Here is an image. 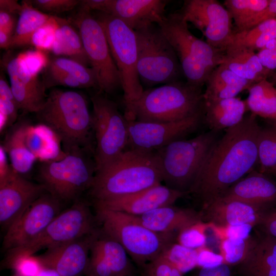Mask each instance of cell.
Listing matches in <instances>:
<instances>
[{
	"mask_svg": "<svg viewBox=\"0 0 276 276\" xmlns=\"http://www.w3.org/2000/svg\"><path fill=\"white\" fill-rule=\"evenodd\" d=\"M58 28L51 49L54 54L65 56L87 67H90L79 31L67 20L56 16Z\"/></svg>",
	"mask_w": 276,
	"mask_h": 276,
	"instance_id": "obj_32",
	"label": "cell"
},
{
	"mask_svg": "<svg viewBox=\"0 0 276 276\" xmlns=\"http://www.w3.org/2000/svg\"><path fill=\"white\" fill-rule=\"evenodd\" d=\"M134 32L141 83L151 88L178 81L182 74L178 59L159 26L152 24Z\"/></svg>",
	"mask_w": 276,
	"mask_h": 276,
	"instance_id": "obj_9",
	"label": "cell"
},
{
	"mask_svg": "<svg viewBox=\"0 0 276 276\" xmlns=\"http://www.w3.org/2000/svg\"><path fill=\"white\" fill-rule=\"evenodd\" d=\"M258 171L271 174L276 168V124L262 128L258 139Z\"/></svg>",
	"mask_w": 276,
	"mask_h": 276,
	"instance_id": "obj_37",
	"label": "cell"
},
{
	"mask_svg": "<svg viewBox=\"0 0 276 276\" xmlns=\"http://www.w3.org/2000/svg\"><path fill=\"white\" fill-rule=\"evenodd\" d=\"M48 67L65 73L77 80L83 88L98 90L96 74L91 67H87L66 57H54L49 60Z\"/></svg>",
	"mask_w": 276,
	"mask_h": 276,
	"instance_id": "obj_38",
	"label": "cell"
},
{
	"mask_svg": "<svg viewBox=\"0 0 276 276\" xmlns=\"http://www.w3.org/2000/svg\"><path fill=\"white\" fill-rule=\"evenodd\" d=\"M272 19H276V0H270L266 8L259 13L253 19L249 29L263 21Z\"/></svg>",
	"mask_w": 276,
	"mask_h": 276,
	"instance_id": "obj_53",
	"label": "cell"
},
{
	"mask_svg": "<svg viewBox=\"0 0 276 276\" xmlns=\"http://www.w3.org/2000/svg\"><path fill=\"white\" fill-rule=\"evenodd\" d=\"M36 114L41 124L57 135L65 153L83 150L94 152L93 116L82 94L53 89L43 107Z\"/></svg>",
	"mask_w": 276,
	"mask_h": 276,
	"instance_id": "obj_3",
	"label": "cell"
},
{
	"mask_svg": "<svg viewBox=\"0 0 276 276\" xmlns=\"http://www.w3.org/2000/svg\"><path fill=\"white\" fill-rule=\"evenodd\" d=\"M10 79V87L24 113L39 111L44 105L48 95L42 80L30 74L20 64L17 56L7 53L2 60Z\"/></svg>",
	"mask_w": 276,
	"mask_h": 276,
	"instance_id": "obj_20",
	"label": "cell"
},
{
	"mask_svg": "<svg viewBox=\"0 0 276 276\" xmlns=\"http://www.w3.org/2000/svg\"><path fill=\"white\" fill-rule=\"evenodd\" d=\"M100 234L98 227L89 234L48 248L36 256L42 267L52 268L61 276L85 275L91 247Z\"/></svg>",
	"mask_w": 276,
	"mask_h": 276,
	"instance_id": "obj_18",
	"label": "cell"
},
{
	"mask_svg": "<svg viewBox=\"0 0 276 276\" xmlns=\"http://www.w3.org/2000/svg\"><path fill=\"white\" fill-rule=\"evenodd\" d=\"M223 63L253 84L267 79L273 73L262 66L255 51L244 47L228 48L224 53Z\"/></svg>",
	"mask_w": 276,
	"mask_h": 276,
	"instance_id": "obj_28",
	"label": "cell"
},
{
	"mask_svg": "<svg viewBox=\"0 0 276 276\" xmlns=\"http://www.w3.org/2000/svg\"><path fill=\"white\" fill-rule=\"evenodd\" d=\"M61 201L45 192L6 231L3 246L8 250L22 246L39 236L60 213Z\"/></svg>",
	"mask_w": 276,
	"mask_h": 276,
	"instance_id": "obj_16",
	"label": "cell"
},
{
	"mask_svg": "<svg viewBox=\"0 0 276 276\" xmlns=\"http://www.w3.org/2000/svg\"><path fill=\"white\" fill-rule=\"evenodd\" d=\"M254 227L255 226L248 224L224 227L216 226L213 224L211 225V228L220 240L224 238L235 239L247 238L251 236L250 233Z\"/></svg>",
	"mask_w": 276,
	"mask_h": 276,
	"instance_id": "obj_49",
	"label": "cell"
},
{
	"mask_svg": "<svg viewBox=\"0 0 276 276\" xmlns=\"http://www.w3.org/2000/svg\"><path fill=\"white\" fill-rule=\"evenodd\" d=\"M91 100L96 171L112 162L127 148L128 121L117 104L103 93L98 91Z\"/></svg>",
	"mask_w": 276,
	"mask_h": 276,
	"instance_id": "obj_12",
	"label": "cell"
},
{
	"mask_svg": "<svg viewBox=\"0 0 276 276\" xmlns=\"http://www.w3.org/2000/svg\"><path fill=\"white\" fill-rule=\"evenodd\" d=\"M19 110L18 104L12 93L10 85L5 79L0 78V132L2 134L7 128L15 123Z\"/></svg>",
	"mask_w": 276,
	"mask_h": 276,
	"instance_id": "obj_40",
	"label": "cell"
},
{
	"mask_svg": "<svg viewBox=\"0 0 276 276\" xmlns=\"http://www.w3.org/2000/svg\"><path fill=\"white\" fill-rule=\"evenodd\" d=\"M12 276H18V275L15 274L14 275H12Z\"/></svg>",
	"mask_w": 276,
	"mask_h": 276,
	"instance_id": "obj_62",
	"label": "cell"
},
{
	"mask_svg": "<svg viewBox=\"0 0 276 276\" xmlns=\"http://www.w3.org/2000/svg\"><path fill=\"white\" fill-rule=\"evenodd\" d=\"M203 108L206 123L216 132L240 123L248 109L246 101L237 97L203 100Z\"/></svg>",
	"mask_w": 276,
	"mask_h": 276,
	"instance_id": "obj_26",
	"label": "cell"
},
{
	"mask_svg": "<svg viewBox=\"0 0 276 276\" xmlns=\"http://www.w3.org/2000/svg\"><path fill=\"white\" fill-rule=\"evenodd\" d=\"M238 266L240 276H276V238H257L246 259Z\"/></svg>",
	"mask_w": 276,
	"mask_h": 276,
	"instance_id": "obj_27",
	"label": "cell"
},
{
	"mask_svg": "<svg viewBox=\"0 0 276 276\" xmlns=\"http://www.w3.org/2000/svg\"><path fill=\"white\" fill-rule=\"evenodd\" d=\"M275 38L276 19H272L263 21L248 30L234 32L228 48L239 47L260 51Z\"/></svg>",
	"mask_w": 276,
	"mask_h": 276,
	"instance_id": "obj_35",
	"label": "cell"
},
{
	"mask_svg": "<svg viewBox=\"0 0 276 276\" xmlns=\"http://www.w3.org/2000/svg\"><path fill=\"white\" fill-rule=\"evenodd\" d=\"M257 238L252 237L242 239L224 238L220 240V254L224 263L232 266H238L247 257Z\"/></svg>",
	"mask_w": 276,
	"mask_h": 276,
	"instance_id": "obj_39",
	"label": "cell"
},
{
	"mask_svg": "<svg viewBox=\"0 0 276 276\" xmlns=\"http://www.w3.org/2000/svg\"><path fill=\"white\" fill-rule=\"evenodd\" d=\"M46 191L41 183H34L15 170L0 186V224L7 231L26 209Z\"/></svg>",
	"mask_w": 276,
	"mask_h": 276,
	"instance_id": "obj_19",
	"label": "cell"
},
{
	"mask_svg": "<svg viewBox=\"0 0 276 276\" xmlns=\"http://www.w3.org/2000/svg\"><path fill=\"white\" fill-rule=\"evenodd\" d=\"M270 0H226L225 7L238 28L246 30L255 17L268 5Z\"/></svg>",
	"mask_w": 276,
	"mask_h": 276,
	"instance_id": "obj_36",
	"label": "cell"
},
{
	"mask_svg": "<svg viewBox=\"0 0 276 276\" xmlns=\"http://www.w3.org/2000/svg\"><path fill=\"white\" fill-rule=\"evenodd\" d=\"M17 57L22 67L34 75H38L39 73L45 68L49 62L45 53L38 49L21 52Z\"/></svg>",
	"mask_w": 276,
	"mask_h": 276,
	"instance_id": "obj_44",
	"label": "cell"
},
{
	"mask_svg": "<svg viewBox=\"0 0 276 276\" xmlns=\"http://www.w3.org/2000/svg\"><path fill=\"white\" fill-rule=\"evenodd\" d=\"M134 273V267L124 248L100 231L91 247L85 275L133 276Z\"/></svg>",
	"mask_w": 276,
	"mask_h": 276,
	"instance_id": "obj_21",
	"label": "cell"
},
{
	"mask_svg": "<svg viewBox=\"0 0 276 276\" xmlns=\"http://www.w3.org/2000/svg\"><path fill=\"white\" fill-rule=\"evenodd\" d=\"M95 16L103 27L119 72L126 109L140 98L144 91L137 68L135 32L122 20L109 14L99 12Z\"/></svg>",
	"mask_w": 276,
	"mask_h": 276,
	"instance_id": "obj_11",
	"label": "cell"
},
{
	"mask_svg": "<svg viewBox=\"0 0 276 276\" xmlns=\"http://www.w3.org/2000/svg\"><path fill=\"white\" fill-rule=\"evenodd\" d=\"M23 9L22 4L15 0H1L0 10L5 11L12 14H19Z\"/></svg>",
	"mask_w": 276,
	"mask_h": 276,
	"instance_id": "obj_57",
	"label": "cell"
},
{
	"mask_svg": "<svg viewBox=\"0 0 276 276\" xmlns=\"http://www.w3.org/2000/svg\"><path fill=\"white\" fill-rule=\"evenodd\" d=\"M246 100L248 109L256 116L276 124V87L265 79L252 85Z\"/></svg>",
	"mask_w": 276,
	"mask_h": 276,
	"instance_id": "obj_33",
	"label": "cell"
},
{
	"mask_svg": "<svg viewBox=\"0 0 276 276\" xmlns=\"http://www.w3.org/2000/svg\"><path fill=\"white\" fill-rule=\"evenodd\" d=\"M210 226V223L201 221L188 226L178 233L176 238V242L193 249L206 246V233Z\"/></svg>",
	"mask_w": 276,
	"mask_h": 276,
	"instance_id": "obj_42",
	"label": "cell"
},
{
	"mask_svg": "<svg viewBox=\"0 0 276 276\" xmlns=\"http://www.w3.org/2000/svg\"><path fill=\"white\" fill-rule=\"evenodd\" d=\"M14 15L0 10V30L13 35L16 24Z\"/></svg>",
	"mask_w": 276,
	"mask_h": 276,
	"instance_id": "obj_56",
	"label": "cell"
},
{
	"mask_svg": "<svg viewBox=\"0 0 276 276\" xmlns=\"http://www.w3.org/2000/svg\"><path fill=\"white\" fill-rule=\"evenodd\" d=\"M271 174H272V175H274V176L276 177V168L272 172Z\"/></svg>",
	"mask_w": 276,
	"mask_h": 276,
	"instance_id": "obj_61",
	"label": "cell"
},
{
	"mask_svg": "<svg viewBox=\"0 0 276 276\" xmlns=\"http://www.w3.org/2000/svg\"><path fill=\"white\" fill-rule=\"evenodd\" d=\"M205 84L203 100H212L236 97L253 84L232 71L222 63L211 73Z\"/></svg>",
	"mask_w": 276,
	"mask_h": 276,
	"instance_id": "obj_29",
	"label": "cell"
},
{
	"mask_svg": "<svg viewBox=\"0 0 276 276\" xmlns=\"http://www.w3.org/2000/svg\"><path fill=\"white\" fill-rule=\"evenodd\" d=\"M13 35L4 31L0 30V47L1 49H9Z\"/></svg>",
	"mask_w": 276,
	"mask_h": 276,
	"instance_id": "obj_58",
	"label": "cell"
},
{
	"mask_svg": "<svg viewBox=\"0 0 276 276\" xmlns=\"http://www.w3.org/2000/svg\"><path fill=\"white\" fill-rule=\"evenodd\" d=\"M167 0H84L80 6L114 16L133 30L158 24L166 15Z\"/></svg>",
	"mask_w": 276,
	"mask_h": 276,
	"instance_id": "obj_17",
	"label": "cell"
},
{
	"mask_svg": "<svg viewBox=\"0 0 276 276\" xmlns=\"http://www.w3.org/2000/svg\"><path fill=\"white\" fill-rule=\"evenodd\" d=\"M258 225L264 235L276 238V208L266 211Z\"/></svg>",
	"mask_w": 276,
	"mask_h": 276,
	"instance_id": "obj_51",
	"label": "cell"
},
{
	"mask_svg": "<svg viewBox=\"0 0 276 276\" xmlns=\"http://www.w3.org/2000/svg\"><path fill=\"white\" fill-rule=\"evenodd\" d=\"M267 211L236 199L219 196L203 204L202 221L215 226L250 224L258 225Z\"/></svg>",
	"mask_w": 276,
	"mask_h": 276,
	"instance_id": "obj_23",
	"label": "cell"
},
{
	"mask_svg": "<svg viewBox=\"0 0 276 276\" xmlns=\"http://www.w3.org/2000/svg\"><path fill=\"white\" fill-rule=\"evenodd\" d=\"M57 28L56 16H52L46 24L34 33L31 38V44L35 46L38 50L51 51Z\"/></svg>",
	"mask_w": 276,
	"mask_h": 276,
	"instance_id": "obj_43",
	"label": "cell"
},
{
	"mask_svg": "<svg viewBox=\"0 0 276 276\" xmlns=\"http://www.w3.org/2000/svg\"><path fill=\"white\" fill-rule=\"evenodd\" d=\"M157 25L174 50L187 82L201 87L223 63L224 53L193 34L178 12L167 15Z\"/></svg>",
	"mask_w": 276,
	"mask_h": 276,
	"instance_id": "obj_6",
	"label": "cell"
},
{
	"mask_svg": "<svg viewBox=\"0 0 276 276\" xmlns=\"http://www.w3.org/2000/svg\"><path fill=\"white\" fill-rule=\"evenodd\" d=\"M18 276H36L43 267L36 256L18 258L7 265Z\"/></svg>",
	"mask_w": 276,
	"mask_h": 276,
	"instance_id": "obj_46",
	"label": "cell"
},
{
	"mask_svg": "<svg viewBox=\"0 0 276 276\" xmlns=\"http://www.w3.org/2000/svg\"><path fill=\"white\" fill-rule=\"evenodd\" d=\"M95 209L101 233L118 242L141 267L157 258L175 242V235L154 232L135 216L105 208Z\"/></svg>",
	"mask_w": 276,
	"mask_h": 276,
	"instance_id": "obj_5",
	"label": "cell"
},
{
	"mask_svg": "<svg viewBox=\"0 0 276 276\" xmlns=\"http://www.w3.org/2000/svg\"><path fill=\"white\" fill-rule=\"evenodd\" d=\"M260 129L256 116L251 113L237 125L226 129L211 147L188 194L204 204L255 169Z\"/></svg>",
	"mask_w": 276,
	"mask_h": 276,
	"instance_id": "obj_1",
	"label": "cell"
},
{
	"mask_svg": "<svg viewBox=\"0 0 276 276\" xmlns=\"http://www.w3.org/2000/svg\"><path fill=\"white\" fill-rule=\"evenodd\" d=\"M220 196L241 201L267 211L276 208V181L269 175L254 169Z\"/></svg>",
	"mask_w": 276,
	"mask_h": 276,
	"instance_id": "obj_24",
	"label": "cell"
},
{
	"mask_svg": "<svg viewBox=\"0 0 276 276\" xmlns=\"http://www.w3.org/2000/svg\"><path fill=\"white\" fill-rule=\"evenodd\" d=\"M205 37L206 41L225 53L234 32L232 17L227 9L216 0H186L178 11Z\"/></svg>",
	"mask_w": 276,
	"mask_h": 276,
	"instance_id": "obj_14",
	"label": "cell"
},
{
	"mask_svg": "<svg viewBox=\"0 0 276 276\" xmlns=\"http://www.w3.org/2000/svg\"><path fill=\"white\" fill-rule=\"evenodd\" d=\"M215 132L212 130L190 139L178 140L155 151L162 181L166 186L188 193L215 142Z\"/></svg>",
	"mask_w": 276,
	"mask_h": 276,
	"instance_id": "obj_7",
	"label": "cell"
},
{
	"mask_svg": "<svg viewBox=\"0 0 276 276\" xmlns=\"http://www.w3.org/2000/svg\"><path fill=\"white\" fill-rule=\"evenodd\" d=\"M28 121L20 120L8 131L2 145L8 156L13 169L19 174L29 172L36 160L29 150L25 140Z\"/></svg>",
	"mask_w": 276,
	"mask_h": 276,
	"instance_id": "obj_31",
	"label": "cell"
},
{
	"mask_svg": "<svg viewBox=\"0 0 276 276\" xmlns=\"http://www.w3.org/2000/svg\"><path fill=\"white\" fill-rule=\"evenodd\" d=\"M25 140L27 148L37 159L44 161L58 160L66 153L61 150L60 141L49 127L42 124L33 125L28 122Z\"/></svg>",
	"mask_w": 276,
	"mask_h": 276,
	"instance_id": "obj_30",
	"label": "cell"
},
{
	"mask_svg": "<svg viewBox=\"0 0 276 276\" xmlns=\"http://www.w3.org/2000/svg\"><path fill=\"white\" fill-rule=\"evenodd\" d=\"M143 276H183V274L161 255L143 267Z\"/></svg>",
	"mask_w": 276,
	"mask_h": 276,
	"instance_id": "obj_45",
	"label": "cell"
},
{
	"mask_svg": "<svg viewBox=\"0 0 276 276\" xmlns=\"http://www.w3.org/2000/svg\"><path fill=\"white\" fill-rule=\"evenodd\" d=\"M149 229L162 234H176L182 229L202 221L200 212L180 208L173 205L154 209L140 216H135Z\"/></svg>",
	"mask_w": 276,
	"mask_h": 276,
	"instance_id": "obj_25",
	"label": "cell"
},
{
	"mask_svg": "<svg viewBox=\"0 0 276 276\" xmlns=\"http://www.w3.org/2000/svg\"><path fill=\"white\" fill-rule=\"evenodd\" d=\"M14 170L8 161L7 154L0 146V186L3 185L12 175Z\"/></svg>",
	"mask_w": 276,
	"mask_h": 276,
	"instance_id": "obj_55",
	"label": "cell"
},
{
	"mask_svg": "<svg viewBox=\"0 0 276 276\" xmlns=\"http://www.w3.org/2000/svg\"><path fill=\"white\" fill-rule=\"evenodd\" d=\"M233 266L222 263L212 267L199 268L195 276H233Z\"/></svg>",
	"mask_w": 276,
	"mask_h": 276,
	"instance_id": "obj_52",
	"label": "cell"
},
{
	"mask_svg": "<svg viewBox=\"0 0 276 276\" xmlns=\"http://www.w3.org/2000/svg\"><path fill=\"white\" fill-rule=\"evenodd\" d=\"M203 105L200 87L176 81L144 90L124 115L128 121L171 122L201 111Z\"/></svg>",
	"mask_w": 276,
	"mask_h": 276,
	"instance_id": "obj_4",
	"label": "cell"
},
{
	"mask_svg": "<svg viewBox=\"0 0 276 276\" xmlns=\"http://www.w3.org/2000/svg\"><path fill=\"white\" fill-rule=\"evenodd\" d=\"M202 112L171 122L128 121L127 148L154 152L195 130L200 124Z\"/></svg>",
	"mask_w": 276,
	"mask_h": 276,
	"instance_id": "obj_15",
	"label": "cell"
},
{
	"mask_svg": "<svg viewBox=\"0 0 276 276\" xmlns=\"http://www.w3.org/2000/svg\"><path fill=\"white\" fill-rule=\"evenodd\" d=\"M23 9L19 14L9 48L31 44L34 33L46 24L52 16L34 8L31 2H22Z\"/></svg>",
	"mask_w": 276,
	"mask_h": 276,
	"instance_id": "obj_34",
	"label": "cell"
},
{
	"mask_svg": "<svg viewBox=\"0 0 276 276\" xmlns=\"http://www.w3.org/2000/svg\"><path fill=\"white\" fill-rule=\"evenodd\" d=\"M36 276H61L56 270L43 267Z\"/></svg>",
	"mask_w": 276,
	"mask_h": 276,
	"instance_id": "obj_59",
	"label": "cell"
},
{
	"mask_svg": "<svg viewBox=\"0 0 276 276\" xmlns=\"http://www.w3.org/2000/svg\"><path fill=\"white\" fill-rule=\"evenodd\" d=\"M42 81L46 89L57 85L83 88L81 84L72 76L48 66L45 67Z\"/></svg>",
	"mask_w": 276,
	"mask_h": 276,
	"instance_id": "obj_47",
	"label": "cell"
},
{
	"mask_svg": "<svg viewBox=\"0 0 276 276\" xmlns=\"http://www.w3.org/2000/svg\"><path fill=\"white\" fill-rule=\"evenodd\" d=\"M32 6L41 12L62 13L73 9L80 3L78 0H34Z\"/></svg>",
	"mask_w": 276,
	"mask_h": 276,
	"instance_id": "obj_48",
	"label": "cell"
},
{
	"mask_svg": "<svg viewBox=\"0 0 276 276\" xmlns=\"http://www.w3.org/2000/svg\"><path fill=\"white\" fill-rule=\"evenodd\" d=\"M271 77L272 80L271 82L274 84L275 83H276V72L274 73H272V74L271 75Z\"/></svg>",
	"mask_w": 276,
	"mask_h": 276,
	"instance_id": "obj_60",
	"label": "cell"
},
{
	"mask_svg": "<svg viewBox=\"0 0 276 276\" xmlns=\"http://www.w3.org/2000/svg\"><path fill=\"white\" fill-rule=\"evenodd\" d=\"M183 274L197 267V252L178 243L171 244L161 255Z\"/></svg>",
	"mask_w": 276,
	"mask_h": 276,
	"instance_id": "obj_41",
	"label": "cell"
},
{
	"mask_svg": "<svg viewBox=\"0 0 276 276\" xmlns=\"http://www.w3.org/2000/svg\"><path fill=\"white\" fill-rule=\"evenodd\" d=\"M185 195L161 183L122 197L94 202V207L140 216L162 206L173 205Z\"/></svg>",
	"mask_w": 276,
	"mask_h": 276,
	"instance_id": "obj_22",
	"label": "cell"
},
{
	"mask_svg": "<svg viewBox=\"0 0 276 276\" xmlns=\"http://www.w3.org/2000/svg\"><path fill=\"white\" fill-rule=\"evenodd\" d=\"M72 20L81 37L90 67L96 74L98 91L112 94L122 88L120 75L101 24L91 11L81 6Z\"/></svg>",
	"mask_w": 276,
	"mask_h": 276,
	"instance_id": "obj_13",
	"label": "cell"
},
{
	"mask_svg": "<svg viewBox=\"0 0 276 276\" xmlns=\"http://www.w3.org/2000/svg\"><path fill=\"white\" fill-rule=\"evenodd\" d=\"M257 54L264 68L271 72L276 69V49H263Z\"/></svg>",
	"mask_w": 276,
	"mask_h": 276,
	"instance_id": "obj_54",
	"label": "cell"
},
{
	"mask_svg": "<svg viewBox=\"0 0 276 276\" xmlns=\"http://www.w3.org/2000/svg\"><path fill=\"white\" fill-rule=\"evenodd\" d=\"M196 250L198 268L212 267L224 263L221 254L214 252L206 246Z\"/></svg>",
	"mask_w": 276,
	"mask_h": 276,
	"instance_id": "obj_50",
	"label": "cell"
},
{
	"mask_svg": "<svg viewBox=\"0 0 276 276\" xmlns=\"http://www.w3.org/2000/svg\"><path fill=\"white\" fill-rule=\"evenodd\" d=\"M98 228L95 215L87 203L80 199L57 215L36 238L26 244L7 251L5 265L24 256L48 249L89 234Z\"/></svg>",
	"mask_w": 276,
	"mask_h": 276,
	"instance_id": "obj_10",
	"label": "cell"
},
{
	"mask_svg": "<svg viewBox=\"0 0 276 276\" xmlns=\"http://www.w3.org/2000/svg\"><path fill=\"white\" fill-rule=\"evenodd\" d=\"M162 182L155 151L127 148L112 162L96 171L88 191L96 202L126 196Z\"/></svg>",
	"mask_w": 276,
	"mask_h": 276,
	"instance_id": "obj_2",
	"label": "cell"
},
{
	"mask_svg": "<svg viewBox=\"0 0 276 276\" xmlns=\"http://www.w3.org/2000/svg\"><path fill=\"white\" fill-rule=\"evenodd\" d=\"M94 152L89 150L66 153L63 158L42 162L38 173L40 183L60 201H75L89 190L96 173Z\"/></svg>",
	"mask_w": 276,
	"mask_h": 276,
	"instance_id": "obj_8",
	"label": "cell"
}]
</instances>
